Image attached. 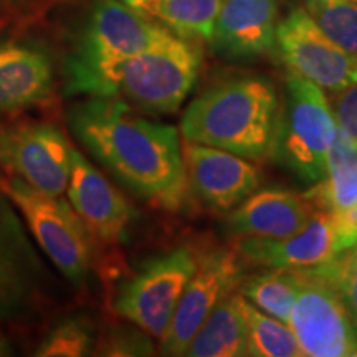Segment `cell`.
Segmentation results:
<instances>
[{
  "mask_svg": "<svg viewBox=\"0 0 357 357\" xmlns=\"http://www.w3.org/2000/svg\"><path fill=\"white\" fill-rule=\"evenodd\" d=\"M73 136L134 195L166 211L184 204L187 176L177 129L142 118L119 98L89 96L71 106Z\"/></svg>",
  "mask_w": 357,
  "mask_h": 357,
  "instance_id": "1",
  "label": "cell"
},
{
  "mask_svg": "<svg viewBox=\"0 0 357 357\" xmlns=\"http://www.w3.org/2000/svg\"><path fill=\"white\" fill-rule=\"evenodd\" d=\"M280 101L268 78L245 75L205 89L181 119L185 141L263 160L273 153Z\"/></svg>",
  "mask_w": 357,
  "mask_h": 357,
  "instance_id": "2",
  "label": "cell"
},
{
  "mask_svg": "<svg viewBox=\"0 0 357 357\" xmlns=\"http://www.w3.org/2000/svg\"><path fill=\"white\" fill-rule=\"evenodd\" d=\"M171 30L146 19L123 0H95L77 50L66 65L70 95L100 96L106 71L162 42Z\"/></svg>",
  "mask_w": 357,
  "mask_h": 357,
  "instance_id": "3",
  "label": "cell"
},
{
  "mask_svg": "<svg viewBox=\"0 0 357 357\" xmlns=\"http://www.w3.org/2000/svg\"><path fill=\"white\" fill-rule=\"evenodd\" d=\"M202 53L194 40L169 33L149 50L106 71L100 96L124 98L147 113H176L194 88Z\"/></svg>",
  "mask_w": 357,
  "mask_h": 357,
  "instance_id": "4",
  "label": "cell"
},
{
  "mask_svg": "<svg viewBox=\"0 0 357 357\" xmlns=\"http://www.w3.org/2000/svg\"><path fill=\"white\" fill-rule=\"evenodd\" d=\"M337 124L323 88L289 71L271 158L300 181L316 184L328 172Z\"/></svg>",
  "mask_w": 357,
  "mask_h": 357,
  "instance_id": "5",
  "label": "cell"
},
{
  "mask_svg": "<svg viewBox=\"0 0 357 357\" xmlns=\"http://www.w3.org/2000/svg\"><path fill=\"white\" fill-rule=\"evenodd\" d=\"M0 192L15 204L43 253L75 284L91 266L93 236L70 202L43 194L17 177L0 178Z\"/></svg>",
  "mask_w": 357,
  "mask_h": 357,
  "instance_id": "6",
  "label": "cell"
},
{
  "mask_svg": "<svg viewBox=\"0 0 357 357\" xmlns=\"http://www.w3.org/2000/svg\"><path fill=\"white\" fill-rule=\"evenodd\" d=\"M197 263L199 257L189 247L147 260L119 287L114 298L116 314L160 341Z\"/></svg>",
  "mask_w": 357,
  "mask_h": 357,
  "instance_id": "7",
  "label": "cell"
},
{
  "mask_svg": "<svg viewBox=\"0 0 357 357\" xmlns=\"http://www.w3.org/2000/svg\"><path fill=\"white\" fill-rule=\"evenodd\" d=\"M73 151L66 134L53 123L24 121L0 128V166L43 194L66 192Z\"/></svg>",
  "mask_w": 357,
  "mask_h": 357,
  "instance_id": "8",
  "label": "cell"
},
{
  "mask_svg": "<svg viewBox=\"0 0 357 357\" xmlns=\"http://www.w3.org/2000/svg\"><path fill=\"white\" fill-rule=\"evenodd\" d=\"M243 258L235 247L213 248L199 257L197 268L185 284L166 334L160 339L164 356H184L190 341L227 294L243 280Z\"/></svg>",
  "mask_w": 357,
  "mask_h": 357,
  "instance_id": "9",
  "label": "cell"
},
{
  "mask_svg": "<svg viewBox=\"0 0 357 357\" xmlns=\"http://www.w3.org/2000/svg\"><path fill=\"white\" fill-rule=\"evenodd\" d=\"M289 326L303 356L357 357V337L344 303L314 268H301V288Z\"/></svg>",
  "mask_w": 357,
  "mask_h": 357,
  "instance_id": "10",
  "label": "cell"
},
{
  "mask_svg": "<svg viewBox=\"0 0 357 357\" xmlns=\"http://www.w3.org/2000/svg\"><path fill=\"white\" fill-rule=\"evenodd\" d=\"M276 50L289 71L337 93L357 83V56L334 43L305 8H293L276 29Z\"/></svg>",
  "mask_w": 357,
  "mask_h": 357,
  "instance_id": "11",
  "label": "cell"
},
{
  "mask_svg": "<svg viewBox=\"0 0 357 357\" xmlns=\"http://www.w3.org/2000/svg\"><path fill=\"white\" fill-rule=\"evenodd\" d=\"M182 154L187 189L211 212H230L260 187V171L250 159L190 141Z\"/></svg>",
  "mask_w": 357,
  "mask_h": 357,
  "instance_id": "12",
  "label": "cell"
},
{
  "mask_svg": "<svg viewBox=\"0 0 357 357\" xmlns=\"http://www.w3.org/2000/svg\"><path fill=\"white\" fill-rule=\"evenodd\" d=\"M316 207L300 231L289 236H238L235 250L243 261L263 268H314L337 255L334 229L318 187L311 189Z\"/></svg>",
  "mask_w": 357,
  "mask_h": 357,
  "instance_id": "13",
  "label": "cell"
},
{
  "mask_svg": "<svg viewBox=\"0 0 357 357\" xmlns=\"http://www.w3.org/2000/svg\"><path fill=\"white\" fill-rule=\"evenodd\" d=\"M66 194L93 238L105 245L123 242L136 212L123 192L78 149L73 151Z\"/></svg>",
  "mask_w": 357,
  "mask_h": 357,
  "instance_id": "14",
  "label": "cell"
},
{
  "mask_svg": "<svg viewBox=\"0 0 357 357\" xmlns=\"http://www.w3.org/2000/svg\"><path fill=\"white\" fill-rule=\"evenodd\" d=\"M280 0H222L212 43L229 60H255L276 48Z\"/></svg>",
  "mask_w": 357,
  "mask_h": 357,
  "instance_id": "15",
  "label": "cell"
},
{
  "mask_svg": "<svg viewBox=\"0 0 357 357\" xmlns=\"http://www.w3.org/2000/svg\"><path fill=\"white\" fill-rule=\"evenodd\" d=\"M316 207L312 192L263 189L231 208L225 218L227 235L238 236H289L300 231Z\"/></svg>",
  "mask_w": 357,
  "mask_h": 357,
  "instance_id": "16",
  "label": "cell"
},
{
  "mask_svg": "<svg viewBox=\"0 0 357 357\" xmlns=\"http://www.w3.org/2000/svg\"><path fill=\"white\" fill-rule=\"evenodd\" d=\"M334 229V247L341 253L357 245V144L337 126L328 154V172L316 182Z\"/></svg>",
  "mask_w": 357,
  "mask_h": 357,
  "instance_id": "17",
  "label": "cell"
},
{
  "mask_svg": "<svg viewBox=\"0 0 357 357\" xmlns=\"http://www.w3.org/2000/svg\"><path fill=\"white\" fill-rule=\"evenodd\" d=\"M50 55L29 43H0V113L35 108L53 93Z\"/></svg>",
  "mask_w": 357,
  "mask_h": 357,
  "instance_id": "18",
  "label": "cell"
},
{
  "mask_svg": "<svg viewBox=\"0 0 357 357\" xmlns=\"http://www.w3.org/2000/svg\"><path fill=\"white\" fill-rule=\"evenodd\" d=\"M40 261L15 213L0 202V319H10L37 293Z\"/></svg>",
  "mask_w": 357,
  "mask_h": 357,
  "instance_id": "19",
  "label": "cell"
},
{
  "mask_svg": "<svg viewBox=\"0 0 357 357\" xmlns=\"http://www.w3.org/2000/svg\"><path fill=\"white\" fill-rule=\"evenodd\" d=\"M240 300H242V293L238 288L227 294L200 326L184 356H247V323H245Z\"/></svg>",
  "mask_w": 357,
  "mask_h": 357,
  "instance_id": "20",
  "label": "cell"
},
{
  "mask_svg": "<svg viewBox=\"0 0 357 357\" xmlns=\"http://www.w3.org/2000/svg\"><path fill=\"white\" fill-rule=\"evenodd\" d=\"M146 19L189 40H211L222 0H123Z\"/></svg>",
  "mask_w": 357,
  "mask_h": 357,
  "instance_id": "21",
  "label": "cell"
},
{
  "mask_svg": "<svg viewBox=\"0 0 357 357\" xmlns=\"http://www.w3.org/2000/svg\"><path fill=\"white\" fill-rule=\"evenodd\" d=\"M301 288V268H265V273L243 276L240 293L266 314L289 324Z\"/></svg>",
  "mask_w": 357,
  "mask_h": 357,
  "instance_id": "22",
  "label": "cell"
},
{
  "mask_svg": "<svg viewBox=\"0 0 357 357\" xmlns=\"http://www.w3.org/2000/svg\"><path fill=\"white\" fill-rule=\"evenodd\" d=\"M247 323V356L255 357H300L303 351L291 326L258 311L242 294L240 300Z\"/></svg>",
  "mask_w": 357,
  "mask_h": 357,
  "instance_id": "23",
  "label": "cell"
},
{
  "mask_svg": "<svg viewBox=\"0 0 357 357\" xmlns=\"http://www.w3.org/2000/svg\"><path fill=\"white\" fill-rule=\"evenodd\" d=\"M305 6L334 43L357 56V0H305Z\"/></svg>",
  "mask_w": 357,
  "mask_h": 357,
  "instance_id": "24",
  "label": "cell"
},
{
  "mask_svg": "<svg viewBox=\"0 0 357 357\" xmlns=\"http://www.w3.org/2000/svg\"><path fill=\"white\" fill-rule=\"evenodd\" d=\"M95 324L84 316L66 318L56 324L40 342L35 356L38 357H83L95 354Z\"/></svg>",
  "mask_w": 357,
  "mask_h": 357,
  "instance_id": "25",
  "label": "cell"
},
{
  "mask_svg": "<svg viewBox=\"0 0 357 357\" xmlns=\"http://www.w3.org/2000/svg\"><path fill=\"white\" fill-rule=\"evenodd\" d=\"M344 303L357 337V245L337 253L333 260L316 266Z\"/></svg>",
  "mask_w": 357,
  "mask_h": 357,
  "instance_id": "26",
  "label": "cell"
},
{
  "mask_svg": "<svg viewBox=\"0 0 357 357\" xmlns=\"http://www.w3.org/2000/svg\"><path fill=\"white\" fill-rule=\"evenodd\" d=\"M149 337L146 333L132 331V329L114 328L105 337L98 339L95 354L100 356H144L151 354Z\"/></svg>",
  "mask_w": 357,
  "mask_h": 357,
  "instance_id": "27",
  "label": "cell"
},
{
  "mask_svg": "<svg viewBox=\"0 0 357 357\" xmlns=\"http://www.w3.org/2000/svg\"><path fill=\"white\" fill-rule=\"evenodd\" d=\"M333 95V114L336 124L357 144V83Z\"/></svg>",
  "mask_w": 357,
  "mask_h": 357,
  "instance_id": "28",
  "label": "cell"
},
{
  "mask_svg": "<svg viewBox=\"0 0 357 357\" xmlns=\"http://www.w3.org/2000/svg\"><path fill=\"white\" fill-rule=\"evenodd\" d=\"M43 0H0V22L10 19L15 13L29 12L32 7H38Z\"/></svg>",
  "mask_w": 357,
  "mask_h": 357,
  "instance_id": "29",
  "label": "cell"
},
{
  "mask_svg": "<svg viewBox=\"0 0 357 357\" xmlns=\"http://www.w3.org/2000/svg\"><path fill=\"white\" fill-rule=\"evenodd\" d=\"M12 352H13V351H12L10 344H8L7 337L3 336L2 333H0V357H3V356H10Z\"/></svg>",
  "mask_w": 357,
  "mask_h": 357,
  "instance_id": "30",
  "label": "cell"
}]
</instances>
